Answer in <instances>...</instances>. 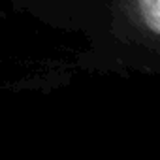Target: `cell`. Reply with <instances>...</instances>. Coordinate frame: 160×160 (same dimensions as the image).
Here are the masks:
<instances>
[{"label":"cell","mask_w":160,"mask_h":160,"mask_svg":"<svg viewBox=\"0 0 160 160\" xmlns=\"http://www.w3.org/2000/svg\"><path fill=\"white\" fill-rule=\"evenodd\" d=\"M132 27L141 30L152 42L160 36V0H126L122 15Z\"/></svg>","instance_id":"6da1fadb"},{"label":"cell","mask_w":160,"mask_h":160,"mask_svg":"<svg viewBox=\"0 0 160 160\" xmlns=\"http://www.w3.org/2000/svg\"><path fill=\"white\" fill-rule=\"evenodd\" d=\"M109 2H111V8H113L115 17H122L124 15V10H126V0H109Z\"/></svg>","instance_id":"7a4b0ae2"}]
</instances>
